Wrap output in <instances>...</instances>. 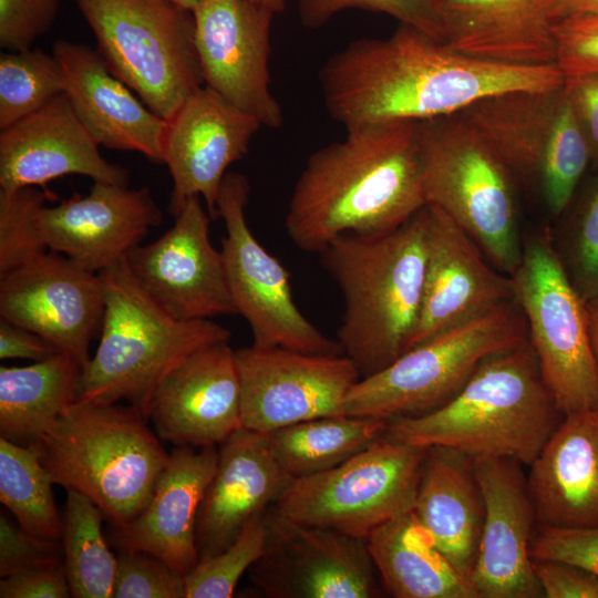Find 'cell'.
Instances as JSON below:
<instances>
[{
    "label": "cell",
    "instance_id": "obj_1",
    "mask_svg": "<svg viewBox=\"0 0 598 598\" xmlns=\"http://www.w3.org/2000/svg\"><path fill=\"white\" fill-rule=\"evenodd\" d=\"M319 79L327 112L346 128L420 122L460 113L492 95L549 90L565 82L556 64L477 59L404 23L388 38L350 42L327 60Z\"/></svg>",
    "mask_w": 598,
    "mask_h": 598
},
{
    "label": "cell",
    "instance_id": "obj_2",
    "mask_svg": "<svg viewBox=\"0 0 598 598\" xmlns=\"http://www.w3.org/2000/svg\"><path fill=\"white\" fill-rule=\"evenodd\" d=\"M417 123H361L309 156L285 217L296 247L319 254L344 235H383L426 205Z\"/></svg>",
    "mask_w": 598,
    "mask_h": 598
},
{
    "label": "cell",
    "instance_id": "obj_3",
    "mask_svg": "<svg viewBox=\"0 0 598 598\" xmlns=\"http://www.w3.org/2000/svg\"><path fill=\"white\" fill-rule=\"evenodd\" d=\"M563 417L528 340L485 359L442 406L389 420L383 436L472 457H511L529 466Z\"/></svg>",
    "mask_w": 598,
    "mask_h": 598
},
{
    "label": "cell",
    "instance_id": "obj_4",
    "mask_svg": "<svg viewBox=\"0 0 598 598\" xmlns=\"http://www.w3.org/2000/svg\"><path fill=\"white\" fill-rule=\"evenodd\" d=\"M344 301L337 338L361 378L409 349L423 298L426 259L425 206L383 235H344L320 252Z\"/></svg>",
    "mask_w": 598,
    "mask_h": 598
},
{
    "label": "cell",
    "instance_id": "obj_5",
    "mask_svg": "<svg viewBox=\"0 0 598 598\" xmlns=\"http://www.w3.org/2000/svg\"><path fill=\"white\" fill-rule=\"evenodd\" d=\"M146 420L130 404L78 400L31 445L54 484L122 527L146 507L169 457Z\"/></svg>",
    "mask_w": 598,
    "mask_h": 598
},
{
    "label": "cell",
    "instance_id": "obj_6",
    "mask_svg": "<svg viewBox=\"0 0 598 598\" xmlns=\"http://www.w3.org/2000/svg\"><path fill=\"white\" fill-rule=\"evenodd\" d=\"M99 274L105 308L97 348L82 368L78 400H124L147 419L161 381L196 350L229 341L230 331L210 319L171 316L140 286L125 259Z\"/></svg>",
    "mask_w": 598,
    "mask_h": 598
},
{
    "label": "cell",
    "instance_id": "obj_7",
    "mask_svg": "<svg viewBox=\"0 0 598 598\" xmlns=\"http://www.w3.org/2000/svg\"><path fill=\"white\" fill-rule=\"evenodd\" d=\"M417 150L426 204L450 216L493 267L511 276L523 239L504 162L461 113L420 121Z\"/></svg>",
    "mask_w": 598,
    "mask_h": 598
},
{
    "label": "cell",
    "instance_id": "obj_8",
    "mask_svg": "<svg viewBox=\"0 0 598 598\" xmlns=\"http://www.w3.org/2000/svg\"><path fill=\"white\" fill-rule=\"evenodd\" d=\"M111 72L168 121L205 85L194 12L173 0H75Z\"/></svg>",
    "mask_w": 598,
    "mask_h": 598
},
{
    "label": "cell",
    "instance_id": "obj_9",
    "mask_svg": "<svg viewBox=\"0 0 598 598\" xmlns=\"http://www.w3.org/2000/svg\"><path fill=\"white\" fill-rule=\"evenodd\" d=\"M526 341V320L514 298L360 378L347 395L344 414L389 421L431 412L450 401L485 359Z\"/></svg>",
    "mask_w": 598,
    "mask_h": 598
},
{
    "label": "cell",
    "instance_id": "obj_10",
    "mask_svg": "<svg viewBox=\"0 0 598 598\" xmlns=\"http://www.w3.org/2000/svg\"><path fill=\"white\" fill-rule=\"evenodd\" d=\"M543 380L563 415L598 406L587 301L573 283L549 227L523 239L511 275Z\"/></svg>",
    "mask_w": 598,
    "mask_h": 598
},
{
    "label": "cell",
    "instance_id": "obj_11",
    "mask_svg": "<svg viewBox=\"0 0 598 598\" xmlns=\"http://www.w3.org/2000/svg\"><path fill=\"white\" fill-rule=\"evenodd\" d=\"M460 113L512 175L538 184L551 215L568 208L591 156L565 82L484 97Z\"/></svg>",
    "mask_w": 598,
    "mask_h": 598
},
{
    "label": "cell",
    "instance_id": "obj_12",
    "mask_svg": "<svg viewBox=\"0 0 598 598\" xmlns=\"http://www.w3.org/2000/svg\"><path fill=\"white\" fill-rule=\"evenodd\" d=\"M426 451L382 436L330 470L295 478L272 508L297 523L367 539L413 509Z\"/></svg>",
    "mask_w": 598,
    "mask_h": 598
},
{
    "label": "cell",
    "instance_id": "obj_13",
    "mask_svg": "<svg viewBox=\"0 0 598 598\" xmlns=\"http://www.w3.org/2000/svg\"><path fill=\"white\" fill-rule=\"evenodd\" d=\"M250 185L240 173L228 172L216 202L224 221L221 238L228 285L236 313L247 321L252 344L309 353H342L338 341L322 333L295 303L289 272L257 240L247 218Z\"/></svg>",
    "mask_w": 598,
    "mask_h": 598
},
{
    "label": "cell",
    "instance_id": "obj_14",
    "mask_svg": "<svg viewBox=\"0 0 598 598\" xmlns=\"http://www.w3.org/2000/svg\"><path fill=\"white\" fill-rule=\"evenodd\" d=\"M241 390V426L262 434L298 422L344 414L361 378L343 353H309L281 347L235 350Z\"/></svg>",
    "mask_w": 598,
    "mask_h": 598
},
{
    "label": "cell",
    "instance_id": "obj_15",
    "mask_svg": "<svg viewBox=\"0 0 598 598\" xmlns=\"http://www.w3.org/2000/svg\"><path fill=\"white\" fill-rule=\"evenodd\" d=\"M264 553L249 568L269 598H373L381 596L367 540L266 512Z\"/></svg>",
    "mask_w": 598,
    "mask_h": 598
},
{
    "label": "cell",
    "instance_id": "obj_16",
    "mask_svg": "<svg viewBox=\"0 0 598 598\" xmlns=\"http://www.w3.org/2000/svg\"><path fill=\"white\" fill-rule=\"evenodd\" d=\"M199 196L188 197L174 225L158 239L138 245L126 264L148 296L179 320L234 315L224 257L210 241V216Z\"/></svg>",
    "mask_w": 598,
    "mask_h": 598
},
{
    "label": "cell",
    "instance_id": "obj_17",
    "mask_svg": "<svg viewBox=\"0 0 598 598\" xmlns=\"http://www.w3.org/2000/svg\"><path fill=\"white\" fill-rule=\"evenodd\" d=\"M105 308L99 272L45 251L0 277V318L23 327L84 367Z\"/></svg>",
    "mask_w": 598,
    "mask_h": 598
},
{
    "label": "cell",
    "instance_id": "obj_18",
    "mask_svg": "<svg viewBox=\"0 0 598 598\" xmlns=\"http://www.w3.org/2000/svg\"><path fill=\"white\" fill-rule=\"evenodd\" d=\"M193 12L205 85L262 126L280 128L269 73L275 13L250 0H203Z\"/></svg>",
    "mask_w": 598,
    "mask_h": 598
},
{
    "label": "cell",
    "instance_id": "obj_19",
    "mask_svg": "<svg viewBox=\"0 0 598 598\" xmlns=\"http://www.w3.org/2000/svg\"><path fill=\"white\" fill-rule=\"evenodd\" d=\"M473 463L485 513L472 586L478 598L544 597L530 556L537 518L523 464L503 456Z\"/></svg>",
    "mask_w": 598,
    "mask_h": 598
},
{
    "label": "cell",
    "instance_id": "obj_20",
    "mask_svg": "<svg viewBox=\"0 0 598 598\" xmlns=\"http://www.w3.org/2000/svg\"><path fill=\"white\" fill-rule=\"evenodd\" d=\"M262 125L210 87L189 96L167 121L164 161L172 179L168 212L175 217L184 202L199 196L212 219L227 168L246 156Z\"/></svg>",
    "mask_w": 598,
    "mask_h": 598
},
{
    "label": "cell",
    "instance_id": "obj_21",
    "mask_svg": "<svg viewBox=\"0 0 598 598\" xmlns=\"http://www.w3.org/2000/svg\"><path fill=\"white\" fill-rule=\"evenodd\" d=\"M425 214L423 298L409 349L515 298L511 276L489 266L450 216L427 204Z\"/></svg>",
    "mask_w": 598,
    "mask_h": 598
},
{
    "label": "cell",
    "instance_id": "obj_22",
    "mask_svg": "<svg viewBox=\"0 0 598 598\" xmlns=\"http://www.w3.org/2000/svg\"><path fill=\"white\" fill-rule=\"evenodd\" d=\"M147 420L174 446H218L241 426V390L228 341L203 347L177 364L154 391Z\"/></svg>",
    "mask_w": 598,
    "mask_h": 598
},
{
    "label": "cell",
    "instance_id": "obj_23",
    "mask_svg": "<svg viewBox=\"0 0 598 598\" xmlns=\"http://www.w3.org/2000/svg\"><path fill=\"white\" fill-rule=\"evenodd\" d=\"M163 220L148 187L93 182L89 194H74L43 206L37 224L48 250L100 272L126 258L151 228Z\"/></svg>",
    "mask_w": 598,
    "mask_h": 598
},
{
    "label": "cell",
    "instance_id": "obj_24",
    "mask_svg": "<svg viewBox=\"0 0 598 598\" xmlns=\"http://www.w3.org/2000/svg\"><path fill=\"white\" fill-rule=\"evenodd\" d=\"M63 93L0 130V189L45 186L66 175L128 185L130 172L106 161Z\"/></svg>",
    "mask_w": 598,
    "mask_h": 598
},
{
    "label": "cell",
    "instance_id": "obj_25",
    "mask_svg": "<svg viewBox=\"0 0 598 598\" xmlns=\"http://www.w3.org/2000/svg\"><path fill=\"white\" fill-rule=\"evenodd\" d=\"M295 477L274 455L266 434L244 427L218 445L215 473L196 523L199 557L226 549L246 524L283 495Z\"/></svg>",
    "mask_w": 598,
    "mask_h": 598
},
{
    "label": "cell",
    "instance_id": "obj_26",
    "mask_svg": "<svg viewBox=\"0 0 598 598\" xmlns=\"http://www.w3.org/2000/svg\"><path fill=\"white\" fill-rule=\"evenodd\" d=\"M53 55L63 71L64 94L100 146L137 152L163 163L167 121L111 72L97 50L58 40Z\"/></svg>",
    "mask_w": 598,
    "mask_h": 598
},
{
    "label": "cell",
    "instance_id": "obj_27",
    "mask_svg": "<svg viewBox=\"0 0 598 598\" xmlns=\"http://www.w3.org/2000/svg\"><path fill=\"white\" fill-rule=\"evenodd\" d=\"M217 460V446H174L148 504L130 524L112 527V544L152 554L186 576L199 559L197 516Z\"/></svg>",
    "mask_w": 598,
    "mask_h": 598
},
{
    "label": "cell",
    "instance_id": "obj_28",
    "mask_svg": "<svg viewBox=\"0 0 598 598\" xmlns=\"http://www.w3.org/2000/svg\"><path fill=\"white\" fill-rule=\"evenodd\" d=\"M528 467L537 524L598 526V406L564 415Z\"/></svg>",
    "mask_w": 598,
    "mask_h": 598
},
{
    "label": "cell",
    "instance_id": "obj_29",
    "mask_svg": "<svg viewBox=\"0 0 598 598\" xmlns=\"http://www.w3.org/2000/svg\"><path fill=\"white\" fill-rule=\"evenodd\" d=\"M559 0H444V42L477 59L556 64Z\"/></svg>",
    "mask_w": 598,
    "mask_h": 598
},
{
    "label": "cell",
    "instance_id": "obj_30",
    "mask_svg": "<svg viewBox=\"0 0 598 598\" xmlns=\"http://www.w3.org/2000/svg\"><path fill=\"white\" fill-rule=\"evenodd\" d=\"M413 512L437 548L470 580L485 513L473 457L427 447Z\"/></svg>",
    "mask_w": 598,
    "mask_h": 598
},
{
    "label": "cell",
    "instance_id": "obj_31",
    "mask_svg": "<svg viewBox=\"0 0 598 598\" xmlns=\"http://www.w3.org/2000/svg\"><path fill=\"white\" fill-rule=\"evenodd\" d=\"M384 589L395 598H478L471 581L443 555L413 509L365 539Z\"/></svg>",
    "mask_w": 598,
    "mask_h": 598
},
{
    "label": "cell",
    "instance_id": "obj_32",
    "mask_svg": "<svg viewBox=\"0 0 598 598\" xmlns=\"http://www.w3.org/2000/svg\"><path fill=\"white\" fill-rule=\"evenodd\" d=\"M81 363L56 352L24 367H0V434L31 445L79 399Z\"/></svg>",
    "mask_w": 598,
    "mask_h": 598
},
{
    "label": "cell",
    "instance_id": "obj_33",
    "mask_svg": "<svg viewBox=\"0 0 598 598\" xmlns=\"http://www.w3.org/2000/svg\"><path fill=\"white\" fill-rule=\"evenodd\" d=\"M388 421L348 414L290 424L266 434L270 448L295 478L330 470L381 439Z\"/></svg>",
    "mask_w": 598,
    "mask_h": 598
},
{
    "label": "cell",
    "instance_id": "obj_34",
    "mask_svg": "<svg viewBox=\"0 0 598 598\" xmlns=\"http://www.w3.org/2000/svg\"><path fill=\"white\" fill-rule=\"evenodd\" d=\"M102 518L100 508L89 497L66 491L60 540L71 597H112L117 557L104 538Z\"/></svg>",
    "mask_w": 598,
    "mask_h": 598
},
{
    "label": "cell",
    "instance_id": "obj_35",
    "mask_svg": "<svg viewBox=\"0 0 598 598\" xmlns=\"http://www.w3.org/2000/svg\"><path fill=\"white\" fill-rule=\"evenodd\" d=\"M53 481L32 445L0 436V501L17 523L33 535L60 540L63 519Z\"/></svg>",
    "mask_w": 598,
    "mask_h": 598
},
{
    "label": "cell",
    "instance_id": "obj_36",
    "mask_svg": "<svg viewBox=\"0 0 598 598\" xmlns=\"http://www.w3.org/2000/svg\"><path fill=\"white\" fill-rule=\"evenodd\" d=\"M62 68L41 49L0 55V130L39 111L64 93Z\"/></svg>",
    "mask_w": 598,
    "mask_h": 598
},
{
    "label": "cell",
    "instance_id": "obj_37",
    "mask_svg": "<svg viewBox=\"0 0 598 598\" xmlns=\"http://www.w3.org/2000/svg\"><path fill=\"white\" fill-rule=\"evenodd\" d=\"M266 512L250 519L226 549L199 557L185 576L186 598H229L238 580L261 556L267 539Z\"/></svg>",
    "mask_w": 598,
    "mask_h": 598
},
{
    "label": "cell",
    "instance_id": "obj_38",
    "mask_svg": "<svg viewBox=\"0 0 598 598\" xmlns=\"http://www.w3.org/2000/svg\"><path fill=\"white\" fill-rule=\"evenodd\" d=\"M49 196L37 187L0 189V277L48 251L37 216Z\"/></svg>",
    "mask_w": 598,
    "mask_h": 598
},
{
    "label": "cell",
    "instance_id": "obj_39",
    "mask_svg": "<svg viewBox=\"0 0 598 598\" xmlns=\"http://www.w3.org/2000/svg\"><path fill=\"white\" fill-rule=\"evenodd\" d=\"M444 0H299L298 16L309 29L324 25L347 9H362L393 17L432 38L444 41Z\"/></svg>",
    "mask_w": 598,
    "mask_h": 598
},
{
    "label": "cell",
    "instance_id": "obj_40",
    "mask_svg": "<svg viewBox=\"0 0 598 598\" xmlns=\"http://www.w3.org/2000/svg\"><path fill=\"white\" fill-rule=\"evenodd\" d=\"M573 283L585 299L598 297V175L589 185L571 218L565 256Z\"/></svg>",
    "mask_w": 598,
    "mask_h": 598
},
{
    "label": "cell",
    "instance_id": "obj_41",
    "mask_svg": "<svg viewBox=\"0 0 598 598\" xmlns=\"http://www.w3.org/2000/svg\"><path fill=\"white\" fill-rule=\"evenodd\" d=\"M112 597L186 598L185 576L152 554L120 550Z\"/></svg>",
    "mask_w": 598,
    "mask_h": 598
},
{
    "label": "cell",
    "instance_id": "obj_42",
    "mask_svg": "<svg viewBox=\"0 0 598 598\" xmlns=\"http://www.w3.org/2000/svg\"><path fill=\"white\" fill-rule=\"evenodd\" d=\"M556 65L565 78L598 74V14L575 13L554 28Z\"/></svg>",
    "mask_w": 598,
    "mask_h": 598
},
{
    "label": "cell",
    "instance_id": "obj_43",
    "mask_svg": "<svg viewBox=\"0 0 598 598\" xmlns=\"http://www.w3.org/2000/svg\"><path fill=\"white\" fill-rule=\"evenodd\" d=\"M63 564L61 540L31 534L18 523L0 515V576L1 578L29 569Z\"/></svg>",
    "mask_w": 598,
    "mask_h": 598
},
{
    "label": "cell",
    "instance_id": "obj_44",
    "mask_svg": "<svg viewBox=\"0 0 598 598\" xmlns=\"http://www.w3.org/2000/svg\"><path fill=\"white\" fill-rule=\"evenodd\" d=\"M533 560H559L598 575V526L553 527L537 524L530 543Z\"/></svg>",
    "mask_w": 598,
    "mask_h": 598
},
{
    "label": "cell",
    "instance_id": "obj_45",
    "mask_svg": "<svg viewBox=\"0 0 598 598\" xmlns=\"http://www.w3.org/2000/svg\"><path fill=\"white\" fill-rule=\"evenodd\" d=\"M59 0H0V45L23 51L52 27Z\"/></svg>",
    "mask_w": 598,
    "mask_h": 598
},
{
    "label": "cell",
    "instance_id": "obj_46",
    "mask_svg": "<svg viewBox=\"0 0 598 598\" xmlns=\"http://www.w3.org/2000/svg\"><path fill=\"white\" fill-rule=\"evenodd\" d=\"M546 598H598V575L559 560H533Z\"/></svg>",
    "mask_w": 598,
    "mask_h": 598
},
{
    "label": "cell",
    "instance_id": "obj_47",
    "mask_svg": "<svg viewBox=\"0 0 598 598\" xmlns=\"http://www.w3.org/2000/svg\"><path fill=\"white\" fill-rule=\"evenodd\" d=\"M1 598H66L71 597L62 565L17 573L1 578Z\"/></svg>",
    "mask_w": 598,
    "mask_h": 598
},
{
    "label": "cell",
    "instance_id": "obj_48",
    "mask_svg": "<svg viewBox=\"0 0 598 598\" xmlns=\"http://www.w3.org/2000/svg\"><path fill=\"white\" fill-rule=\"evenodd\" d=\"M565 85L598 167V74L565 78Z\"/></svg>",
    "mask_w": 598,
    "mask_h": 598
},
{
    "label": "cell",
    "instance_id": "obj_49",
    "mask_svg": "<svg viewBox=\"0 0 598 598\" xmlns=\"http://www.w3.org/2000/svg\"><path fill=\"white\" fill-rule=\"evenodd\" d=\"M58 351L37 333L0 318V359L44 360Z\"/></svg>",
    "mask_w": 598,
    "mask_h": 598
},
{
    "label": "cell",
    "instance_id": "obj_50",
    "mask_svg": "<svg viewBox=\"0 0 598 598\" xmlns=\"http://www.w3.org/2000/svg\"><path fill=\"white\" fill-rule=\"evenodd\" d=\"M575 13L598 14V0H559L557 6L558 20Z\"/></svg>",
    "mask_w": 598,
    "mask_h": 598
},
{
    "label": "cell",
    "instance_id": "obj_51",
    "mask_svg": "<svg viewBox=\"0 0 598 598\" xmlns=\"http://www.w3.org/2000/svg\"><path fill=\"white\" fill-rule=\"evenodd\" d=\"M589 331L598 371V297L587 301Z\"/></svg>",
    "mask_w": 598,
    "mask_h": 598
},
{
    "label": "cell",
    "instance_id": "obj_52",
    "mask_svg": "<svg viewBox=\"0 0 598 598\" xmlns=\"http://www.w3.org/2000/svg\"><path fill=\"white\" fill-rule=\"evenodd\" d=\"M250 1L270 10L275 14L281 13L286 9V0H250Z\"/></svg>",
    "mask_w": 598,
    "mask_h": 598
},
{
    "label": "cell",
    "instance_id": "obj_53",
    "mask_svg": "<svg viewBox=\"0 0 598 598\" xmlns=\"http://www.w3.org/2000/svg\"><path fill=\"white\" fill-rule=\"evenodd\" d=\"M184 8L194 11L203 0H173Z\"/></svg>",
    "mask_w": 598,
    "mask_h": 598
}]
</instances>
